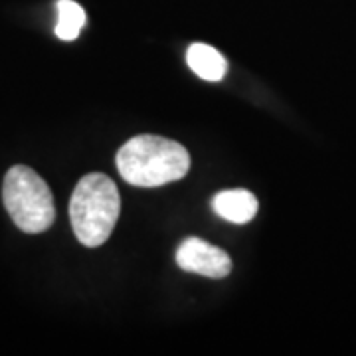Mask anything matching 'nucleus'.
<instances>
[{"label":"nucleus","mask_w":356,"mask_h":356,"mask_svg":"<svg viewBox=\"0 0 356 356\" xmlns=\"http://www.w3.org/2000/svg\"><path fill=\"white\" fill-rule=\"evenodd\" d=\"M177 264L180 269L198 273L204 277L222 280L232 271L229 255L200 238H188L178 245Z\"/></svg>","instance_id":"nucleus-4"},{"label":"nucleus","mask_w":356,"mask_h":356,"mask_svg":"<svg viewBox=\"0 0 356 356\" xmlns=\"http://www.w3.org/2000/svg\"><path fill=\"white\" fill-rule=\"evenodd\" d=\"M191 154L177 140L139 135L117 153V170L125 182L139 188H156L188 175Z\"/></svg>","instance_id":"nucleus-1"},{"label":"nucleus","mask_w":356,"mask_h":356,"mask_svg":"<svg viewBox=\"0 0 356 356\" xmlns=\"http://www.w3.org/2000/svg\"><path fill=\"white\" fill-rule=\"evenodd\" d=\"M58 24L56 36L72 42L79 36V30L86 24V10L74 0H58Z\"/></svg>","instance_id":"nucleus-7"},{"label":"nucleus","mask_w":356,"mask_h":356,"mask_svg":"<svg viewBox=\"0 0 356 356\" xmlns=\"http://www.w3.org/2000/svg\"><path fill=\"white\" fill-rule=\"evenodd\" d=\"M4 208L13 222L26 234H42L56 218L50 186L30 166H13L2 184Z\"/></svg>","instance_id":"nucleus-3"},{"label":"nucleus","mask_w":356,"mask_h":356,"mask_svg":"<svg viewBox=\"0 0 356 356\" xmlns=\"http://www.w3.org/2000/svg\"><path fill=\"white\" fill-rule=\"evenodd\" d=\"M257 198L248 191H224L218 192L212 200V208L218 216L234 222L245 224L252 222L257 214Z\"/></svg>","instance_id":"nucleus-5"},{"label":"nucleus","mask_w":356,"mask_h":356,"mask_svg":"<svg viewBox=\"0 0 356 356\" xmlns=\"http://www.w3.org/2000/svg\"><path fill=\"white\" fill-rule=\"evenodd\" d=\"M188 67L206 81H220L228 72L226 58L208 44H192L186 51Z\"/></svg>","instance_id":"nucleus-6"},{"label":"nucleus","mask_w":356,"mask_h":356,"mask_svg":"<svg viewBox=\"0 0 356 356\" xmlns=\"http://www.w3.org/2000/svg\"><path fill=\"white\" fill-rule=\"evenodd\" d=\"M121 212L115 182L102 172L86 175L77 182L70 200V220L79 242L97 248L109 240Z\"/></svg>","instance_id":"nucleus-2"}]
</instances>
